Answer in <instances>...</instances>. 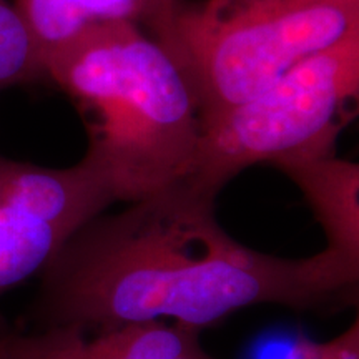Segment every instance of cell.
I'll list each match as a JSON object with an SVG mask.
<instances>
[{"instance_id":"obj_1","label":"cell","mask_w":359,"mask_h":359,"mask_svg":"<svg viewBox=\"0 0 359 359\" xmlns=\"http://www.w3.org/2000/svg\"><path fill=\"white\" fill-rule=\"evenodd\" d=\"M215 198L185 178L98 215L42 269L34 320L83 333L167 320L201 330L250 306L314 309L356 296L359 263L327 248L296 259L251 250L219 226Z\"/></svg>"},{"instance_id":"obj_2","label":"cell","mask_w":359,"mask_h":359,"mask_svg":"<svg viewBox=\"0 0 359 359\" xmlns=\"http://www.w3.org/2000/svg\"><path fill=\"white\" fill-rule=\"evenodd\" d=\"M43 80L85 118L88 147L116 201L145 200L190 177L200 109L185 70L130 17L93 20L43 57Z\"/></svg>"},{"instance_id":"obj_3","label":"cell","mask_w":359,"mask_h":359,"mask_svg":"<svg viewBox=\"0 0 359 359\" xmlns=\"http://www.w3.org/2000/svg\"><path fill=\"white\" fill-rule=\"evenodd\" d=\"M358 30L359 0H250L218 15L180 6L167 50L190 80L201 125Z\"/></svg>"},{"instance_id":"obj_4","label":"cell","mask_w":359,"mask_h":359,"mask_svg":"<svg viewBox=\"0 0 359 359\" xmlns=\"http://www.w3.org/2000/svg\"><path fill=\"white\" fill-rule=\"evenodd\" d=\"M359 95V30L306 58L251 100L200 125L191 182L218 195L253 165L336 148Z\"/></svg>"},{"instance_id":"obj_5","label":"cell","mask_w":359,"mask_h":359,"mask_svg":"<svg viewBox=\"0 0 359 359\" xmlns=\"http://www.w3.org/2000/svg\"><path fill=\"white\" fill-rule=\"evenodd\" d=\"M110 183L83 156L69 168L0 161V294L42 271L64 245L115 203Z\"/></svg>"},{"instance_id":"obj_6","label":"cell","mask_w":359,"mask_h":359,"mask_svg":"<svg viewBox=\"0 0 359 359\" xmlns=\"http://www.w3.org/2000/svg\"><path fill=\"white\" fill-rule=\"evenodd\" d=\"M311 206L326 233V248L359 263V165L333 151L276 165Z\"/></svg>"},{"instance_id":"obj_7","label":"cell","mask_w":359,"mask_h":359,"mask_svg":"<svg viewBox=\"0 0 359 359\" xmlns=\"http://www.w3.org/2000/svg\"><path fill=\"white\" fill-rule=\"evenodd\" d=\"M77 359H217L200 343V330L167 321L130 323L85 336Z\"/></svg>"},{"instance_id":"obj_8","label":"cell","mask_w":359,"mask_h":359,"mask_svg":"<svg viewBox=\"0 0 359 359\" xmlns=\"http://www.w3.org/2000/svg\"><path fill=\"white\" fill-rule=\"evenodd\" d=\"M43 80L39 43L15 6L0 0V92Z\"/></svg>"},{"instance_id":"obj_9","label":"cell","mask_w":359,"mask_h":359,"mask_svg":"<svg viewBox=\"0 0 359 359\" xmlns=\"http://www.w3.org/2000/svg\"><path fill=\"white\" fill-rule=\"evenodd\" d=\"M180 0H135L133 13L147 25L150 35L167 47L173 34Z\"/></svg>"},{"instance_id":"obj_10","label":"cell","mask_w":359,"mask_h":359,"mask_svg":"<svg viewBox=\"0 0 359 359\" xmlns=\"http://www.w3.org/2000/svg\"><path fill=\"white\" fill-rule=\"evenodd\" d=\"M0 359H53L52 343L47 333H2Z\"/></svg>"},{"instance_id":"obj_11","label":"cell","mask_w":359,"mask_h":359,"mask_svg":"<svg viewBox=\"0 0 359 359\" xmlns=\"http://www.w3.org/2000/svg\"><path fill=\"white\" fill-rule=\"evenodd\" d=\"M308 359H359V334L354 327L326 344H309Z\"/></svg>"},{"instance_id":"obj_12","label":"cell","mask_w":359,"mask_h":359,"mask_svg":"<svg viewBox=\"0 0 359 359\" xmlns=\"http://www.w3.org/2000/svg\"><path fill=\"white\" fill-rule=\"evenodd\" d=\"M230 2L231 0H206L203 6L198 7V11L206 13V15H217V13L223 12Z\"/></svg>"},{"instance_id":"obj_13","label":"cell","mask_w":359,"mask_h":359,"mask_svg":"<svg viewBox=\"0 0 359 359\" xmlns=\"http://www.w3.org/2000/svg\"><path fill=\"white\" fill-rule=\"evenodd\" d=\"M243 2H250V0H231V2L228 4V7L236 6V4H243ZM228 7H226V8H228ZM219 13H222V12H219ZM217 15H218V13H217Z\"/></svg>"},{"instance_id":"obj_14","label":"cell","mask_w":359,"mask_h":359,"mask_svg":"<svg viewBox=\"0 0 359 359\" xmlns=\"http://www.w3.org/2000/svg\"><path fill=\"white\" fill-rule=\"evenodd\" d=\"M70 330H72V327H70ZM75 331H77V330H75ZM77 334H79V331H77ZM77 341H79V336H77ZM75 346H77V343H75ZM74 353H75V349H74ZM72 359H74V356H72Z\"/></svg>"},{"instance_id":"obj_15","label":"cell","mask_w":359,"mask_h":359,"mask_svg":"<svg viewBox=\"0 0 359 359\" xmlns=\"http://www.w3.org/2000/svg\"><path fill=\"white\" fill-rule=\"evenodd\" d=\"M0 161H2V156H0Z\"/></svg>"}]
</instances>
